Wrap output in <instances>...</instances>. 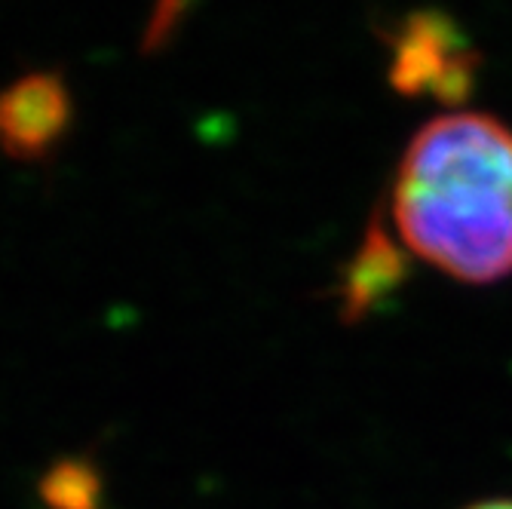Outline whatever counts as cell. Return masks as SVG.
Segmentation results:
<instances>
[{
	"label": "cell",
	"instance_id": "1",
	"mask_svg": "<svg viewBox=\"0 0 512 509\" xmlns=\"http://www.w3.org/2000/svg\"><path fill=\"white\" fill-rule=\"evenodd\" d=\"M402 243L451 280L488 286L512 273V129L491 114L430 120L393 184Z\"/></svg>",
	"mask_w": 512,
	"mask_h": 509
},
{
	"label": "cell",
	"instance_id": "2",
	"mask_svg": "<svg viewBox=\"0 0 512 509\" xmlns=\"http://www.w3.org/2000/svg\"><path fill=\"white\" fill-rule=\"evenodd\" d=\"M71 123V96L59 74H28L0 92V151L43 157Z\"/></svg>",
	"mask_w": 512,
	"mask_h": 509
},
{
	"label": "cell",
	"instance_id": "3",
	"mask_svg": "<svg viewBox=\"0 0 512 509\" xmlns=\"http://www.w3.org/2000/svg\"><path fill=\"white\" fill-rule=\"evenodd\" d=\"M181 4H184V0H160V10H157V19H154L151 31L157 34V31L169 28V25L175 22V13H178V7H181Z\"/></svg>",
	"mask_w": 512,
	"mask_h": 509
},
{
	"label": "cell",
	"instance_id": "4",
	"mask_svg": "<svg viewBox=\"0 0 512 509\" xmlns=\"http://www.w3.org/2000/svg\"><path fill=\"white\" fill-rule=\"evenodd\" d=\"M470 509H512V500H485V503H476Z\"/></svg>",
	"mask_w": 512,
	"mask_h": 509
}]
</instances>
